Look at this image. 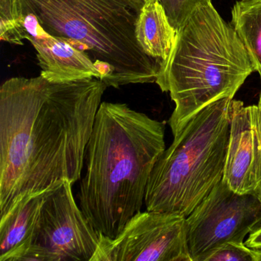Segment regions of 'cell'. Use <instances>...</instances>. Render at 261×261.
<instances>
[{
    "instance_id": "obj_1",
    "label": "cell",
    "mask_w": 261,
    "mask_h": 261,
    "mask_svg": "<svg viewBox=\"0 0 261 261\" xmlns=\"http://www.w3.org/2000/svg\"><path fill=\"white\" fill-rule=\"evenodd\" d=\"M108 85L96 77L51 83L13 77L0 88V214L28 195L82 175Z\"/></svg>"
},
{
    "instance_id": "obj_2",
    "label": "cell",
    "mask_w": 261,
    "mask_h": 261,
    "mask_svg": "<svg viewBox=\"0 0 261 261\" xmlns=\"http://www.w3.org/2000/svg\"><path fill=\"white\" fill-rule=\"evenodd\" d=\"M163 122L126 103L102 102L87 146L80 207L98 233L114 238L141 212L155 163L166 150Z\"/></svg>"
},
{
    "instance_id": "obj_3",
    "label": "cell",
    "mask_w": 261,
    "mask_h": 261,
    "mask_svg": "<svg viewBox=\"0 0 261 261\" xmlns=\"http://www.w3.org/2000/svg\"><path fill=\"white\" fill-rule=\"evenodd\" d=\"M254 71L239 36L212 3L198 7L177 33L155 82L175 103L169 120L173 137L211 103L233 99Z\"/></svg>"
},
{
    "instance_id": "obj_4",
    "label": "cell",
    "mask_w": 261,
    "mask_h": 261,
    "mask_svg": "<svg viewBox=\"0 0 261 261\" xmlns=\"http://www.w3.org/2000/svg\"><path fill=\"white\" fill-rule=\"evenodd\" d=\"M46 33L85 51L108 87L156 82L160 64L142 49L139 0H18Z\"/></svg>"
},
{
    "instance_id": "obj_5",
    "label": "cell",
    "mask_w": 261,
    "mask_h": 261,
    "mask_svg": "<svg viewBox=\"0 0 261 261\" xmlns=\"http://www.w3.org/2000/svg\"><path fill=\"white\" fill-rule=\"evenodd\" d=\"M231 100L223 98L211 103L174 136L149 178L146 210L189 216L222 181Z\"/></svg>"
},
{
    "instance_id": "obj_6",
    "label": "cell",
    "mask_w": 261,
    "mask_h": 261,
    "mask_svg": "<svg viewBox=\"0 0 261 261\" xmlns=\"http://www.w3.org/2000/svg\"><path fill=\"white\" fill-rule=\"evenodd\" d=\"M65 181L50 189L21 261H91L98 247L93 227Z\"/></svg>"
},
{
    "instance_id": "obj_7",
    "label": "cell",
    "mask_w": 261,
    "mask_h": 261,
    "mask_svg": "<svg viewBox=\"0 0 261 261\" xmlns=\"http://www.w3.org/2000/svg\"><path fill=\"white\" fill-rule=\"evenodd\" d=\"M99 235L91 261H192L186 217L180 214L140 212L115 238Z\"/></svg>"
},
{
    "instance_id": "obj_8",
    "label": "cell",
    "mask_w": 261,
    "mask_h": 261,
    "mask_svg": "<svg viewBox=\"0 0 261 261\" xmlns=\"http://www.w3.org/2000/svg\"><path fill=\"white\" fill-rule=\"evenodd\" d=\"M188 241L192 261L217 246L244 243L261 226V202L255 194L233 192L222 181L186 217Z\"/></svg>"
},
{
    "instance_id": "obj_9",
    "label": "cell",
    "mask_w": 261,
    "mask_h": 261,
    "mask_svg": "<svg viewBox=\"0 0 261 261\" xmlns=\"http://www.w3.org/2000/svg\"><path fill=\"white\" fill-rule=\"evenodd\" d=\"M27 40L37 53L41 74L51 83L73 82L101 75L89 56L68 41L45 31L33 15L24 16Z\"/></svg>"
},
{
    "instance_id": "obj_10",
    "label": "cell",
    "mask_w": 261,
    "mask_h": 261,
    "mask_svg": "<svg viewBox=\"0 0 261 261\" xmlns=\"http://www.w3.org/2000/svg\"><path fill=\"white\" fill-rule=\"evenodd\" d=\"M230 134L222 181L233 192L254 194L256 150L253 129V105L241 100L230 103Z\"/></svg>"
},
{
    "instance_id": "obj_11",
    "label": "cell",
    "mask_w": 261,
    "mask_h": 261,
    "mask_svg": "<svg viewBox=\"0 0 261 261\" xmlns=\"http://www.w3.org/2000/svg\"><path fill=\"white\" fill-rule=\"evenodd\" d=\"M50 189L23 197L1 217L0 261H21L28 250L41 207Z\"/></svg>"
},
{
    "instance_id": "obj_12",
    "label": "cell",
    "mask_w": 261,
    "mask_h": 261,
    "mask_svg": "<svg viewBox=\"0 0 261 261\" xmlns=\"http://www.w3.org/2000/svg\"><path fill=\"white\" fill-rule=\"evenodd\" d=\"M176 36L158 0L146 3L137 21V40L146 55L158 61L160 70L170 57Z\"/></svg>"
},
{
    "instance_id": "obj_13",
    "label": "cell",
    "mask_w": 261,
    "mask_h": 261,
    "mask_svg": "<svg viewBox=\"0 0 261 261\" xmlns=\"http://www.w3.org/2000/svg\"><path fill=\"white\" fill-rule=\"evenodd\" d=\"M230 25L239 36L261 79V0H241L233 6Z\"/></svg>"
},
{
    "instance_id": "obj_14",
    "label": "cell",
    "mask_w": 261,
    "mask_h": 261,
    "mask_svg": "<svg viewBox=\"0 0 261 261\" xmlns=\"http://www.w3.org/2000/svg\"><path fill=\"white\" fill-rule=\"evenodd\" d=\"M24 16L18 0H0V38L4 42L22 45L27 39Z\"/></svg>"
},
{
    "instance_id": "obj_15",
    "label": "cell",
    "mask_w": 261,
    "mask_h": 261,
    "mask_svg": "<svg viewBox=\"0 0 261 261\" xmlns=\"http://www.w3.org/2000/svg\"><path fill=\"white\" fill-rule=\"evenodd\" d=\"M169 23L178 33L194 12L212 0H158Z\"/></svg>"
},
{
    "instance_id": "obj_16",
    "label": "cell",
    "mask_w": 261,
    "mask_h": 261,
    "mask_svg": "<svg viewBox=\"0 0 261 261\" xmlns=\"http://www.w3.org/2000/svg\"><path fill=\"white\" fill-rule=\"evenodd\" d=\"M199 261H254L253 250L244 243H223L205 254Z\"/></svg>"
},
{
    "instance_id": "obj_17",
    "label": "cell",
    "mask_w": 261,
    "mask_h": 261,
    "mask_svg": "<svg viewBox=\"0 0 261 261\" xmlns=\"http://www.w3.org/2000/svg\"><path fill=\"white\" fill-rule=\"evenodd\" d=\"M253 129H254L255 172H256V189L254 194L261 202V91L257 105H253Z\"/></svg>"
},
{
    "instance_id": "obj_18",
    "label": "cell",
    "mask_w": 261,
    "mask_h": 261,
    "mask_svg": "<svg viewBox=\"0 0 261 261\" xmlns=\"http://www.w3.org/2000/svg\"><path fill=\"white\" fill-rule=\"evenodd\" d=\"M250 249H261V226L249 234L248 238L244 242Z\"/></svg>"
},
{
    "instance_id": "obj_19",
    "label": "cell",
    "mask_w": 261,
    "mask_h": 261,
    "mask_svg": "<svg viewBox=\"0 0 261 261\" xmlns=\"http://www.w3.org/2000/svg\"><path fill=\"white\" fill-rule=\"evenodd\" d=\"M252 250L254 256V261H261V249H252Z\"/></svg>"
},
{
    "instance_id": "obj_20",
    "label": "cell",
    "mask_w": 261,
    "mask_h": 261,
    "mask_svg": "<svg viewBox=\"0 0 261 261\" xmlns=\"http://www.w3.org/2000/svg\"><path fill=\"white\" fill-rule=\"evenodd\" d=\"M139 1H140V2L143 3V4H145L146 3H147L148 1H149V0H139Z\"/></svg>"
}]
</instances>
